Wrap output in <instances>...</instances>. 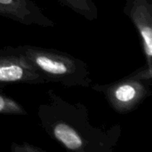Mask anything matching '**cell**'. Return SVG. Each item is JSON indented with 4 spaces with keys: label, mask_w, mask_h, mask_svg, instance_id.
I'll return each mask as SVG.
<instances>
[{
    "label": "cell",
    "mask_w": 152,
    "mask_h": 152,
    "mask_svg": "<svg viewBox=\"0 0 152 152\" xmlns=\"http://www.w3.org/2000/svg\"><path fill=\"white\" fill-rule=\"evenodd\" d=\"M0 115L28 116V112L19 102L4 94L0 87Z\"/></svg>",
    "instance_id": "ba28073f"
},
{
    "label": "cell",
    "mask_w": 152,
    "mask_h": 152,
    "mask_svg": "<svg viewBox=\"0 0 152 152\" xmlns=\"http://www.w3.org/2000/svg\"><path fill=\"white\" fill-rule=\"evenodd\" d=\"M124 13L140 37L145 64L152 68V0H126Z\"/></svg>",
    "instance_id": "5b68a950"
},
{
    "label": "cell",
    "mask_w": 152,
    "mask_h": 152,
    "mask_svg": "<svg viewBox=\"0 0 152 152\" xmlns=\"http://www.w3.org/2000/svg\"><path fill=\"white\" fill-rule=\"evenodd\" d=\"M48 102L37 109L44 132L66 151L75 152H112L122 134L115 124L108 128L94 126L87 107L78 102L71 103L53 89L47 91Z\"/></svg>",
    "instance_id": "6da1fadb"
},
{
    "label": "cell",
    "mask_w": 152,
    "mask_h": 152,
    "mask_svg": "<svg viewBox=\"0 0 152 152\" xmlns=\"http://www.w3.org/2000/svg\"><path fill=\"white\" fill-rule=\"evenodd\" d=\"M58 2L88 20H95L98 18V9L94 0H58Z\"/></svg>",
    "instance_id": "52a82bcc"
},
{
    "label": "cell",
    "mask_w": 152,
    "mask_h": 152,
    "mask_svg": "<svg viewBox=\"0 0 152 152\" xmlns=\"http://www.w3.org/2000/svg\"><path fill=\"white\" fill-rule=\"evenodd\" d=\"M10 151L12 152H45V150L28 142H23L21 144L12 142Z\"/></svg>",
    "instance_id": "9c48e42d"
},
{
    "label": "cell",
    "mask_w": 152,
    "mask_h": 152,
    "mask_svg": "<svg viewBox=\"0 0 152 152\" xmlns=\"http://www.w3.org/2000/svg\"><path fill=\"white\" fill-rule=\"evenodd\" d=\"M90 88L102 94L115 112L129 114L151 95L152 68L145 64L123 78L106 85H91Z\"/></svg>",
    "instance_id": "3957f363"
},
{
    "label": "cell",
    "mask_w": 152,
    "mask_h": 152,
    "mask_svg": "<svg viewBox=\"0 0 152 152\" xmlns=\"http://www.w3.org/2000/svg\"><path fill=\"white\" fill-rule=\"evenodd\" d=\"M46 81L41 73L12 46L0 49V87L13 84L41 85Z\"/></svg>",
    "instance_id": "277c9868"
},
{
    "label": "cell",
    "mask_w": 152,
    "mask_h": 152,
    "mask_svg": "<svg viewBox=\"0 0 152 152\" xmlns=\"http://www.w3.org/2000/svg\"><path fill=\"white\" fill-rule=\"evenodd\" d=\"M12 47L41 73L46 83H60L67 87L90 88L93 81L91 73L88 65L81 59L53 48L30 45Z\"/></svg>",
    "instance_id": "7a4b0ae2"
},
{
    "label": "cell",
    "mask_w": 152,
    "mask_h": 152,
    "mask_svg": "<svg viewBox=\"0 0 152 152\" xmlns=\"http://www.w3.org/2000/svg\"><path fill=\"white\" fill-rule=\"evenodd\" d=\"M0 16L27 26L54 27V22L33 0H0Z\"/></svg>",
    "instance_id": "8992f818"
}]
</instances>
